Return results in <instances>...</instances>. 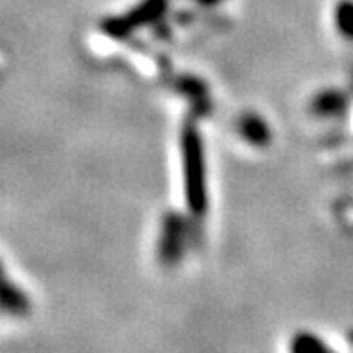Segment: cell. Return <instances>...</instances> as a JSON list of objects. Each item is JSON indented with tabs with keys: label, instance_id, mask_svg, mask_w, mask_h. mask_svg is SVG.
<instances>
[{
	"label": "cell",
	"instance_id": "6da1fadb",
	"mask_svg": "<svg viewBox=\"0 0 353 353\" xmlns=\"http://www.w3.org/2000/svg\"><path fill=\"white\" fill-rule=\"evenodd\" d=\"M183 155H185V181H187V199L190 208L194 212H201L204 208V187H202V152L199 136L194 132H189L183 141Z\"/></svg>",
	"mask_w": 353,
	"mask_h": 353
},
{
	"label": "cell",
	"instance_id": "7a4b0ae2",
	"mask_svg": "<svg viewBox=\"0 0 353 353\" xmlns=\"http://www.w3.org/2000/svg\"><path fill=\"white\" fill-rule=\"evenodd\" d=\"M338 24L345 36H353V4L343 2L338 8Z\"/></svg>",
	"mask_w": 353,
	"mask_h": 353
}]
</instances>
